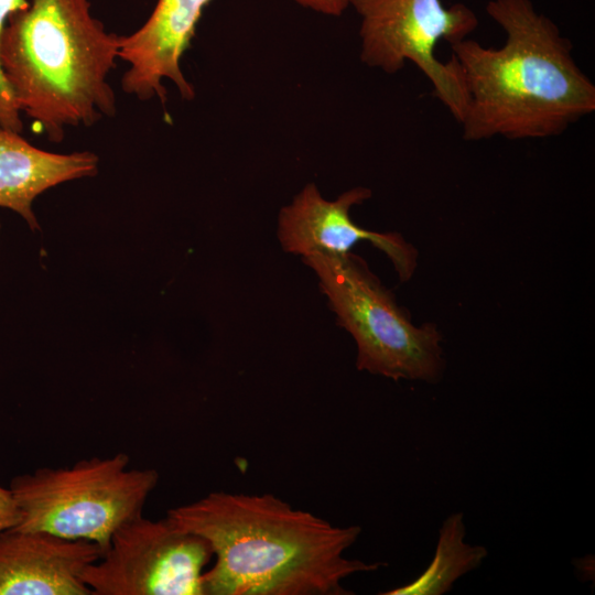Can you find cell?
<instances>
[{
  "label": "cell",
  "instance_id": "cell-7",
  "mask_svg": "<svg viewBox=\"0 0 595 595\" xmlns=\"http://www.w3.org/2000/svg\"><path fill=\"white\" fill-rule=\"evenodd\" d=\"M213 558L205 539L171 519L139 515L120 526L108 549L80 574L91 595H204Z\"/></svg>",
  "mask_w": 595,
  "mask_h": 595
},
{
  "label": "cell",
  "instance_id": "cell-5",
  "mask_svg": "<svg viewBox=\"0 0 595 595\" xmlns=\"http://www.w3.org/2000/svg\"><path fill=\"white\" fill-rule=\"evenodd\" d=\"M303 262L317 275L338 325L355 339L358 370L396 381L442 377L445 360L436 327L414 326L363 259L350 252L312 253Z\"/></svg>",
  "mask_w": 595,
  "mask_h": 595
},
{
  "label": "cell",
  "instance_id": "cell-12",
  "mask_svg": "<svg viewBox=\"0 0 595 595\" xmlns=\"http://www.w3.org/2000/svg\"><path fill=\"white\" fill-rule=\"evenodd\" d=\"M463 513L447 517L439 531L434 558L426 570L411 583L381 593L383 595H443L464 574L480 566L488 552L482 545L464 542Z\"/></svg>",
  "mask_w": 595,
  "mask_h": 595
},
{
  "label": "cell",
  "instance_id": "cell-11",
  "mask_svg": "<svg viewBox=\"0 0 595 595\" xmlns=\"http://www.w3.org/2000/svg\"><path fill=\"white\" fill-rule=\"evenodd\" d=\"M98 163L91 151H45L0 126V207L17 212L31 229H39L33 201L61 183L94 176Z\"/></svg>",
  "mask_w": 595,
  "mask_h": 595
},
{
  "label": "cell",
  "instance_id": "cell-3",
  "mask_svg": "<svg viewBox=\"0 0 595 595\" xmlns=\"http://www.w3.org/2000/svg\"><path fill=\"white\" fill-rule=\"evenodd\" d=\"M0 39V65L21 112L50 141L117 112L108 80L120 35L90 12L89 0H28Z\"/></svg>",
  "mask_w": 595,
  "mask_h": 595
},
{
  "label": "cell",
  "instance_id": "cell-9",
  "mask_svg": "<svg viewBox=\"0 0 595 595\" xmlns=\"http://www.w3.org/2000/svg\"><path fill=\"white\" fill-rule=\"evenodd\" d=\"M212 0H158L148 20L133 33L120 35L119 58L128 64L121 87L141 101L166 102L163 80L172 82L183 99L195 96L181 60L191 47L204 9Z\"/></svg>",
  "mask_w": 595,
  "mask_h": 595
},
{
  "label": "cell",
  "instance_id": "cell-4",
  "mask_svg": "<svg viewBox=\"0 0 595 595\" xmlns=\"http://www.w3.org/2000/svg\"><path fill=\"white\" fill-rule=\"evenodd\" d=\"M129 465L128 454L116 453L12 477L9 488L21 512L13 529L89 541L104 554L115 531L142 513L159 482L154 468Z\"/></svg>",
  "mask_w": 595,
  "mask_h": 595
},
{
  "label": "cell",
  "instance_id": "cell-1",
  "mask_svg": "<svg viewBox=\"0 0 595 595\" xmlns=\"http://www.w3.org/2000/svg\"><path fill=\"white\" fill-rule=\"evenodd\" d=\"M166 517L212 549L204 595H346L345 578L385 565L345 556L359 526H333L272 494L213 491Z\"/></svg>",
  "mask_w": 595,
  "mask_h": 595
},
{
  "label": "cell",
  "instance_id": "cell-8",
  "mask_svg": "<svg viewBox=\"0 0 595 595\" xmlns=\"http://www.w3.org/2000/svg\"><path fill=\"white\" fill-rule=\"evenodd\" d=\"M370 196L369 188L355 187L328 201L314 183L307 184L280 210L278 237L283 250L303 257L312 253L345 256L356 244L367 240L388 256L400 281L410 280L416 268L415 248L398 234L366 230L349 215L354 205Z\"/></svg>",
  "mask_w": 595,
  "mask_h": 595
},
{
  "label": "cell",
  "instance_id": "cell-2",
  "mask_svg": "<svg viewBox=\"0 0 595 595\" xmlns=\"http://www.w3.org/2000/svg\"><path fill=\"white\" fill-rule=\"evenodd\" d=\"M486 11L506 33L502 46L451 45L467 94L465 140L558 137L595 111V85L550 18L530 0H491Z\"/></svg>",
  "mask_w": 595,
  "mask_h": 595
},
{
  "label": "cell",
  "instance_id": "cell-15",
  "mask_svg": "<svg viewBox=\"0 0 595 595\" xmlns=\"http://www.w3.org/2000/svg\"><path fill=\"white\" fill-rule=\"evenodd\" d=\"M298 4L316 12L339 17L349 6V0H293Z\"/></svg>",
  "mask_w": 595,
  "mask_h": 595
},
{
  "label": "cell",
  "instance_id": "cell-6",
  "mask_svg": "<svg viewBox=\"0 0 595 595\" xmlns=\"http://www.w3.org/2000/svg\"><path fill=\"white\" fill-rule=\"evenodd\" d=\"M360 17V60L388 74L413 63L426 76L433 95L458 122L467 94L453 57L435 55L441 40L461 42L478 26L476 13L464 3L444 7L442 0H349Z\"/></svg>",
  "mask_w": 595,
  "mask_h": 595
},
{
  "label": "cell",
  "instance_id": "cell-10",
  "mask_svg": "<svg viewBox=\"0 0 595 595\" xmlns=\"http://www.w3.org/2000/svg\"><path fill=\"white\" fill-rule=\"evenodd\" d=\"M101 554L89 541L4 530L0 532V595H91L80 574Z\"/></svg>",
  "mask_w": 595,
  "mask_h": 595
},
{
  "label": "cell",
  "instance_id": "cell-14",
  "mask_svg": "<svg viewBox=\"0 0 595 595\" xmlns=\"http://www.w3.org/2000/svg\"><path fill=\"white\" fill-rule=\"evenodd\" d=\"M21 521V512L9 487L0 485V532L15 528Z\"/></svg>",
  "mask_w": 595,
  "mask_h": 595
},
{
  "label": "cell",
  "instance_id": "cell-13",
  "mask_svg": "<svg viewBox=\"0 0 595 595\" xmlns=\"http://www.w3.org/2000/svg\"><path fill=\"white\" fill-rule=\"evenodd\" d=\"M28 3V0H0V39L9 15L13 11L26 7ZM21 113L0 65V126L21 133L23 131Z\"/></svg>",
  "mask_w": 595,
  "mask_h": 595
}]
</instances>
